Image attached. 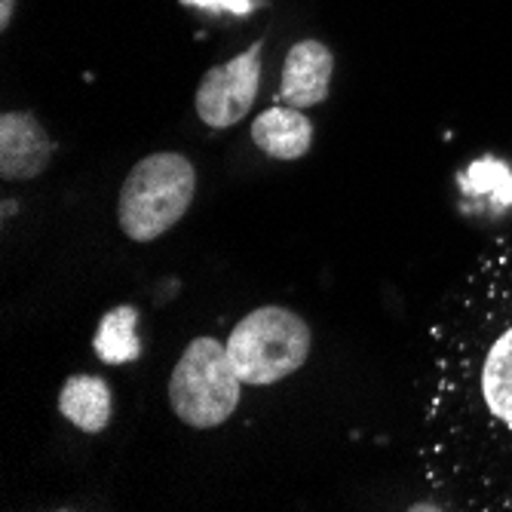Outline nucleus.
Masks as SVG:
<instances>
[{"label":"nucleus","mask_w":512,"mask_h":512,"mask_svg":"<svg viewBox=\"0 0 512 512\" xmlns=\"http://www.w3.org/2000/svg\"><path fill=\"white\" fill-rule=\"evenodd\" d=\"M252 142L270 160H301L313 148V120L301 108H270L255 117Z\"/></svg>","instance_id":"obj_8"},{"label":"nucleus","mask_w":512,"mask_h":512,"mask_svg":"<svg viewBox=\"0 0 512 512\" xmlns=\"http://www.w3.org/2000/svg\"><path fill=\"white\" fill-rule=\"evenodd\" d=\"M261 53L264 40H255L246 53L203 74L194 108L209 129H230L252 111L261 86Z\"/></svg>","instance_id":"obj_5"},{"label":"nucleus","mask_w":512,"mask_h":512,"mask_svg":"<svg viewBox=\"0 0 512 512\" xmlns=\"http://www.w3.org/2000/svg\"><path fill=\"white\" fill-rule=\"evenodd\" d=\"M243 378L227 353V341L194 338L184 347L169 378V405L191 430H215L243 402Z\"/></svg>","instance_id":"obj_3"},{"label":"nucleus","mask_w":512,"mask_h":512,"mask_svg":"<svg viewBox=\"0 0 512 512\" xmlns=\"http://www.w3.org/2000/svg\"><path fill=\"white\" fill-rule=\"evenodd\" d=\"M59 411L80 433H102L114 417V393L96 375H71L59 390Z\"/></svg>","instance_id":"obj_9"},{"label":"nucleus","mask_w":512,"mask_h":512,"mask_svg":"<svg viewBox=\"0 0 512 512\" xmlns=\"http://www.w3.org/2000/svg\"><path fill=\"white\" fill-rule=\"evenodd\" d=\"M194 194L197 169L188 157L175 151L148 154L129 169L123 181L117 224L132 243H154L184 218Z\"/></svg>","instance_id":"obj_2"},{"label":"nucleus","mask_w":512,"mask_h":512,"mask_svg":"<svg viewBox=\"0 0 512 512\" xmlns=\"http://www.w3.org/2000/svg\"><path fill=\"white\" fill-rule=\"evenodd\" d=\"M13 13H16V0H0V28H10L13 22Z\"/></svg>","instance_id":"obj_12"},{"label":"nucleus","mask_w":512,"mask_h":512,"mask_svg":"<svg viewBox=\"0 0 512 512\" xmlns=\"http://www.w3.org/2000/svg\"><path fill=\"white\" fill-rule=\"evenodd\" d=\"M313 332L289 307H255L246 313L227 338V353L234 359L246 387H273L310 359Z\"/></svg>","instance_id":"obj_4"},{"label":"nucleus","mask_w":512,"mask_h":512,"mask_svg":"<svg viewBox=\"0 0 512 512\" xmlns=\"http://www.w3.org/2000/svg\"><path fill=\"white\" fill-rule=\"evenodd\" d=\"M335 74V53L322 40H298L283 65L279 99L289 108H313L329 99Z\"/></svg>","instance_id":"obj_6"},{"label":"nucleus","mask_w":512,"mask_h":512,"mask_svg":"<svg viewBox=\"0 0 512 512\" xmlns=\"http://www.w3.org/2000/svg\"><path fill=\"white\" fill-rule=\"evenodd\" d=\"M417 457L445 503L512 509V221L460 276L430 332Z\"/></svg>","instance_id":"obj_1"},{"label":"nucleus","mask_w":512,"mask_h":512,"mask_svg":"<svg viewBox=\"0 0 512 512\" xmlns=\"http://www.w3.org/2000/svg\"><path fill=\"white\" fill-rule=\"evenodd\" d=\"M188 7H200V10H224V13H234V16H246L252 13L255 0H181Z\"/></svg>","instance_id":"obj_11"},{"label":"nucleus","mask_w":512,"mask_h":512,"mask_svg":"<svg viewBox=\"0 0 512 512\" xmlns=\"http://www.w3.org/2000/svg\"><path fill=\"white\" fill-rule=\"evenodd\" d=\"M96 353L102 362L120 365V362H132L142 353V341H138V310L123 304L105 313V319L99 322L96 332Z\"/></svg>","instance_id":"obj_10"},{"label":"nucleus","mask_w":512,"mask_h":512,"mask_svg":"<svg viewBox=\"0 0 512 512\" xmlns=\"http://www.w3.org/2000/svg\"><path fill=\"white\" fill-rule=\"evenodd\" d=\"M53 157V138L34 114L7 111L0 117V175L7 181L37 178Z\"/></svg>","instance_id":"obj_7"}]
</instances>
